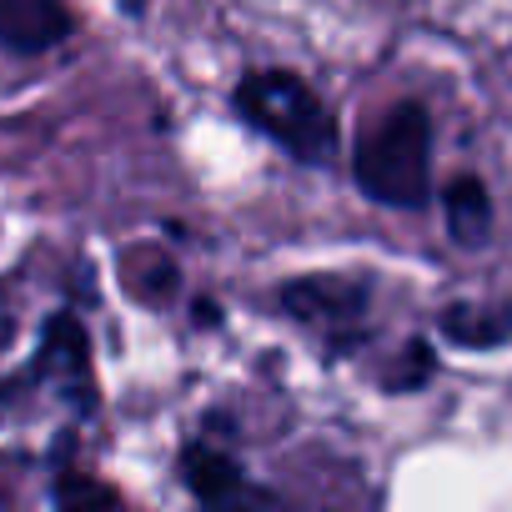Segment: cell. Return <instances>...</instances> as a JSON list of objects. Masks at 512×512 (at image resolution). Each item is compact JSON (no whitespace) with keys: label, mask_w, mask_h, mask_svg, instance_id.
<instances>
[{"label":"cell","mask_w":512,"mask_h":512,"mask_svg":"<svg viewBox=\"0 0 512 512\" xmlns=\"http://www.w3.org/2000/svg\"><path fill=\"white\" fill-rule=\"evenodd\" d=\"M231 101L251 131H262L267 141H277L297 161L327 166L337 156V116L292 71H251V76H241Z\"/></svg>","instance_id":"obj_1"},{"label":"cell","mask_w":512,"mask_h":512,"mask_svg":"<svg viewBox=\"0 0 512 512\" xmlns=\"http://www.w3.org/2000/svg\"><path fill=\"white\" fill-rule=\"evenodd\" d=\"M357 186L382 206H422L432 186V121L417 101L392 106L357 146Z\"/></svg>","instance_id":"obj_2"},{"label":"cell","mask_w":512,"mask_h":512,"mask_svg":"<svg viewBox=\"0 0 512 512\" xmlns=\"http://www.w3.org/2000/svg\"><path fill=\"white\" fill-rule=\"evenodd\" d=\"M287 312L317 332H337L342 322H362L367 312V292L347 277H307V282H292L282 292Z\"/></svg>","instance_id":"obj_3"},{"label":"cell","mask_w":512,"mask_h":512,"mask_svg":"<svg viewBox=\"0 0 512 512\" xmlns=\"http://www.w3.org/2000/svg\"><path fill=\"white\" fill-rule=\"evenodd\" d=\"M71 36L66 0H0V46L41 56Z\"/></svg>","instance_id":"obj_4"},{"label":"cell","mask_w":512,"mask_h":512,"mask_svg":"<svg viewBox=\"0 0 512 512\" xmlns=\"http://www.w3.org/2000/svg\"><path fill=\"white\" fill-rule=\"evenodd\" d=\"M181 477H186V487H191L201 502H236V497L246 492L236 462L221 457V452H211V447H191V452L181 457Z\"/></svg>","instance_id":"obj_5"},{"label":"cell","mask_w":512,"mask_h":512,"mask_svg":"<svg viewBox=\"0 0 512 512\" xmlns=\"http://www.w3.org/2000/svg\"><path fill=\"white\" fill-rule=\"evenodd\" d=\"M447 226H452V236L467 241V246L487 231V196H482L477 181H457V186L447 191Z\"/></svg>","instance_id":"obj_6"},{"label":"cell","mask_w":512,"mask_h":512,"mask_svg":"<svg viewBox=\"0 0 512 512\" xmlns=\"http://www.w3.org/2000/svg\"><path fill=\"white\" fill-rule=\"evenodd\" d=\"M56 497L61 502H116V492H106V487H61Z\"/></svg>","instance_id":"obj_7"}]
</instances>
